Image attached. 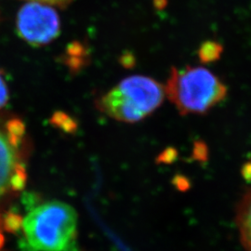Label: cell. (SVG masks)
I'll use <instances>...</instances> for the list:
<instances>
[{"label": "cell", "mask_w": 251, "mask_h": 251, "mask_svg": "<svg viewBox=\"0 0 251 251\" xmlns=\"http://www.w3.org/2000/svg\"><path fill=\"white\" fill-rule=\"evenodd\" d=\"M165 93L181 115L206 114L227 94L222 80L204 67L172 69Z\"/></svg>", "instance_id": "2"}, {"label": "cell", "mask_w": 251, "mask_h": 251, "mask_svg": "<svg viewBox=\"0 0 251 251\" xmlns=\"http://www.w3.org/2000/svg\"><path fill=\"white\" fill-rule=\"evenodd\" d=\"M18 231L21 251H77V214L61 201L33 207Z\"/></svg>", "instance_id": "1"}, {"label": "cell", "mask_w": 251, "mask_h": 251, "mask_svg": "<svg viewBox=\"0 0 251 251\" xmlns=\"http://www.w3.org/2000/svg\"><path fill=\"white\" fill-rule=\"evenodd\" d=\"M165 89L150 77L133 75L117 84L99 100V108L108 117L123 122H138L158 107Z\"/></svg>", "instance_id": "3"}, {"label": "cell", "mask_w": 251, "mask_h": 251, "mask_svg": "<svg viewBox=\"0 0 251 251\" xmlns=\"http://www.w3.org/2000/svg\"><path fill=\"white\" fill-rule=\"evenodd\" d=\"M222 52L223 47L220 44L213 41H206L201 47L199 56L203 62H215L220 58Z\"/></svg>", "instance_id": "7"}, {"label": "cell", "mask_w": 251, "mask_h": 251, "mask_svg": "<svg viewBox=\"0 0 251 251\" xmlns=\"http://www.w3.org/2000/svg\"><path fill=\"white\" fill-rule=\"evenodd\" d=\"M3 243H4V238H3L2 233H0V251H1L2 247H3Z\"/></svg>", "instance_id": "11"}, {"label": "cell", "mask_w": 251, "mask_h": 251, "mask_svg": "<svg viewBox=\"0 0 251 251\" xmlns=\"http://www.w3.org/2000/svg\"><path fill=\"white\" fill-rule=\"evenodd\" d=\"M27 1H37V2H42L51 6L64 8V7H67L74 0H27Z\"/></svg>", "instance_id": "9"}, {"label": "cell", "mask_w": 251, "mask_h": 251, "mask_svg": "<svg viewBox=\"0 0 251 251\" xmlns=\"http://www.w3.org/2000/svg\"><path fill=\"white\" fill-rule=\"evenodd\" d=\"M244 173L246 175H248V178H250L251 176V164H248L246 167V171H244Z\"/></svg>", "instance_id": "10"}, {"label": "cell", "mask_w": 251, "mask_h": 251, "mask_svg": "<svg viewBox=\"0 0 251 251\" xmlns=\"http://www.w3.org/2000/svg\"><path fill=\"white\" fill-rule=\"evenodd\" d=\"M9 100V90L0 74V109L4 107Z\"/></svg>", "instance_id": "8"}, {"label": "cell", "mask_w": 251, "mask_h": 251, "mask_svg": "<svg viewBox=\"0 0 251 251\" xmlns=\"http://www.w3.org/2000/svg\"><path fill=\"white\" fill-rule=\"evenodd\" d=\"M236 225L243 246L251 251V188L241 199L237 209Z\"/></svg>", "instance_id": "6"}, {"label": "cell", "mask_w": 251, "mask_h": 251, "mask_svg": "<svg viewBox=\"0 0 251 251\" xmlns=\"http://www.w3.org/2000/svg\"><path fill=\"white\" fill-rule=\"evenodd\" d=\"M52 7L42 2L27 1L17 14L19 36L36 47L50 43L61 32V20Z\"/></svg>", "instance_id": "5"}, {"label": "cell", "mask_w": 251, "mask_h": 251, "mask_svg": "<svg viewBox=\"0 0 251 251\" xmlns=\"http://www.w3.org/2000/svg\"><path fill=\"white\" fill-rule=\"evenodd\" d=\"M25 126L17 119L0 122V200L25 187L26 172L22 146Z\"/></svg>", "instance_id": "4"}]
</instances>
